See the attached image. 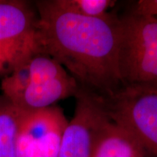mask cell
Here are the masks:
<instances>
[{"instance_id":"obj_3","label":"cell","mask_w":157,"mask_h":157,"mask_svg":"<svg viewBox=\"0 0 157 157\" xmlns=\"http://www.w3.org/2000/svg\"><path fill=\"white\" fill-rule=\"evenodd\" d=\"M100 98L110 120L128 132L147 157H157V87L122 85Z\"/></svg>"},{"instance_id":"obj_13","label":"cell","mask_w":157,"mask_h":157,"mask_svg":"<svg viewBox=\"0 0 157 157\" xmlns=\"http://www.w3.org/2000/svg\"><path fill=\"white\" fill-rule=\"evenodd\" d=\"M134 12L144 16L157 17V0H141L137 2Z\"/></svg>"},{"instance_id":"obj_4","label":"cell","mask_w":157,"mask_h":157,"mask_svg":"<svg viewBox=\"0 0 157 157\" xmlns=\"http://www.w3.org/2000/svg\"><path fill=\"white\" fill-rule=\"evenodd\" d=\"M36 10L25 1L0 0V58L9 71L38 53Z\"/></svg>"},{"instance_id":"obj_9","label":"cell","mask_w":157,"mask_h":157,"mask_svg":"<svg viewBox=\"0 0 157 157\" xmlns=\"http://www.w3.org/2000/svg\"><path fill=\"white\" fill-rule=\"evenodd\" d=\"M21 117V111L5 96H0V157H17Z\"/></svg>"},{"instance_id":"obj_7","label":"cell","mask_w":157,"mask_h":157,"mask_svg":"<svg viewBox=\"0 0 157 157\" xmlns=\"http://www.w3.org/2000/svg\"><path fill=\"white\" fill-rule=\"evenodd\" d=\"M79 86L75 78L68 75L39 84L31 83L14 106L23 112H31L52 106L55 103L75 96Z\"/></svg>"},{"instance_id":"obj_5","label":"cell","mask_w":157,"mask_h":157,"mask_svg":"<svg viewBox=\"0 0 157 157\" xmlns=\"http://www.w3.org/2000/svg\"><path fill=\"white\" fill-rule=\"evenodd\" d=\"M74 117L63 135L58 157H93L98 132L109 119L101 98L79 87Z\"/></svg>"},{"instance_id":"obj_10","label":"cell","mask_w":157,"mask_h":157,"mask_svg":"<svg viewBox=\"0 0 157 157\" xmlns=\"http://www.w3.org/2000/svg\"><path fill=\"white\" fill-rule=\"evenodd\" d=\"M28 65L32 84L42 83L70 75L61 64L44 53L38 52L33 55L28 60Z\"/></svg>"},{"instance_id":"obj_12","label":"cell","mask_w":157,"mask_h":157,"mask_svg":"<svg viewBox=\"0 0 157 157\" xmlns=\"http://www.w3.org/2000/svg\"><path fill=\"white\" fill-rule=\"evenodd\" d=\"M66 9L83 16L104 17L109 15L108 10L114 4L111 0H59Z\"/></svg>"},{"instance_id":"obj_1","label":"cell","mask_w":157,"mask_h":157,"mask_svg":"<svg viewBox=\"0 0 157 157\" xmlns=\"http://www.w3.org/2000/svg\"><path fill=\"white\" fill-rule=\"evenodd\" d=\"M36 45L62 65L78 86L100 97L122 86L118 71L119 17H89L69 10L59 0L35 2Z\"/></svg>"},{"instance_id":"obj_2","label":"cell","mask_w":157,"mask_h":157,"mask_svg":"<svg viewBox=\"0 0 157 157\" xmlns=\"http://www.w3.org/2000/svg\"><path fill=\"white\" fill-rule=\"evenodd\" d=\"M119 21L117 63L122 85L157 87V17L132 11Z\"/></svg>"},{"instance_id":"obj_11","label":"cell","mask_w":157,"mask_h":157,"mask_svg":"<svg viewBox=\"0 0 157 157\" xmlns=\"http://www.w3.org/2000/svg\"><path fill=\"white\" fill-rule=\"evenodd\" d=\"M28 60L14 68L11 74L2 81L1 88L4 96L13 104L19 99L31 84Z\"/></svg>"},{"instance_id":"obj_6","label":"cell","mask_w":157,"mask_h":157,"mask_svg":"<svg viewBox=\"0 0 157 157\" xmlns=\"http://www.w3.org/2000/svg\"><path fill=\"white\" fill-rule=\"evenodd\" d=\"M21 112L20 129L29 135L43 157H58L68 123L63 111L52 105L38 111Z\"/></svg>"},{"instance_id":"obj_8","label":"cell","mask_w":157,"mask_h":157,"mask_svg":"<svg viewBox=\"0 0 157 157\" xmlns=\"http://www.w3.org/2000/svg\"><path fill=\"white\" fill-rule=\"evenodd\" d=\"M93 157H147L133 137L109 119L98 132Z\"/></svg>"},{"instance_id":"obj_14","label":"cell","mask_w":157,"mask_h":157,"mask_svg":"<svg viewBox=\"0 0 157 157\" xmlns=\"http://www.w3.org/2000/svg\"><path fill=\"white\" fill-rule=\"evenodd\" d=\"M7 71H9L7 64L3 60L0 58V74L6 73Z\"/></svg>"}]
</instances>
